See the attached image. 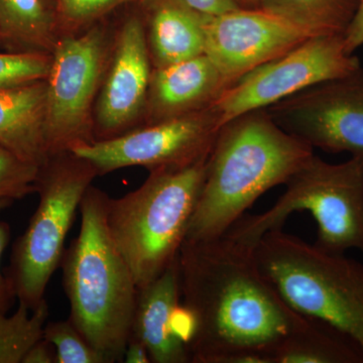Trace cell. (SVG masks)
<instances>
[{
	"instance_id": "cell-15",
	"label": "cell",
	"mask_w": 363,
	"mask_h": 363,
	"mask_svg": "<svg viewBox=\"0 0 363 363\" xmlns=\"http://www.w3.org/2000/svg\"><path fill=\"white\" fill-rule=\"evenodd\" d=\"M181 302L179 257L154 281L138 290L130 337L145 344L152 363H189L187 346L174 336L171 317Z\"/></svg>"
},
{
	"instance_id": "cell-31",
	"label": "cell",
	"mask_w": 363,
	"mask_h": 363,
	"mask_svg": "<svg viewBox=\"0 0 363 363\" xmlns=\"http://www.w3.org/2000/svg\"><path fill=\"white\" fill-rule=\"evenodd\" d=\"M123 362L126 363H150L149 351L145 344L135 338L128 339L124 351Z\"/></svg>"
},
{
	"instance_id": "cell-11",
	"label": "cell",
	"mask_w": 363,
	"mask_h": 363,
	"mask_svg": "<svg viewBox=\"0 0 363 363\" xmlns=\"http://www.w3.org/2000/svg\"><path fill=\"white\" fill-rule=\"evenodd\" d=\"M286 133L328 152L363 157V69L264 108Z\"/></svg>"
},
{
	"instance_id": "cell-29",
	"label": "cell",
	"mask_w": 363,
	"mask_h": 363,
	"mask_svg": "<svg viewBox=\"0 0 363 363\" xmlns=\"http://www.w3.org/2000/svg\"><path fill=\"white\" fill-rule=\"evenodd\" d=\"M191 6L207 16H217L241 9L240 0H185Z\"/></svg>"
},
{
	"instance_id": "cell-9",
	"label": "cell",
	"mask_w": 363,
	"mask_h": 363,
	"mask_svg": "<svg viewBox=\"0 0 363 363\" xmlns=\"http://www.w3.org/2000/svg\"><path fill=\"white\" fill-rule=\"evenodd\" d=\"M362 68L346 52L343 35H314L278 58L262 64L227 88L212 105L221 125L267 108L320 83L350 75Z\"/></svg>"
},
{
	"instance_id": "cell-21",
	"label": "cell",
	"mask_w": 363,
	"mask_h": 363,
	"mask_svg": "<svg viewBox=\"0 0 363 363\" xmlns=\"http://www.w3.org/2000/svg\"><path fill=\"white\" fill-rule=\"evenodd\" d=\"M48 318L49 306L45 300L33 311L18 304L11 316L0 312V363H21L26 351L43 338Z\"/></svg>"
},
{
	"instance_id": "cell-3",
	"label": "cell",
	"mask_w": 363,
	"mask_h": 363,
	"mask_svg": "<svg viewBox=\"0 0 363 363\" xmlns=\"http://www.w3.org/2000/svg\"><path fill=\"white\" fill-rule=\"evenodd\" d=\"M109 196L91 185L81 202V228L61 267L69 319L104 357L123 362L138 288L107 226Z\"/></svg>"
},
{
	"instance_id": "cell-19",
	"label": "cell",
	"mask_w": 363,
	"mask_h": 363,
	"mask_svg": "<svg viewBox=\"0 0 363 363\" xmlns=\"http://www.w3.org/2000/svg\"><path fill=\"white\" fill-rule=\"evenodd\" d=\"M59 39L54 0H0V47L52 54Z\"/></svg>"
},
{
	"instance_id": "cell-16",
	"label": "cell",
	"mask_w": 363,
	"mask_h": 363,
	"mask_svg": "<svg viewBox=\"0 0 363 363\" xmlns=\"http://www.w3.org/2000/svg\"><path fill=\"white\" fill-rule=\"evenodd\" d=\"M140 6L154 68L205 54L207 14L185 0H147Z\"/></svg>"
},
{
	"instance_id": "cell-25",
	"label": "cell",
	"mask_w": 363,
	"mask_h": 363,
	"mask_svg": "<svg viewBox=\"0 0 363 363\" xmlns=\"http://www.w3.org/2000/svg\"><path fill=\"white\" fill-rule=\"evenodd\" d=\"M40 168L0 145V199L14 201L35 193Z\"/></svg>"
},
{
	"instance_id": "cell-6",
	"label": "cell",
	"mask_w": 363,
	"mask_h": 363,
	"mask_svg": "<svg viewBox=\"0 0 363 363\" xmlns=\"http://www.w3.org/2000/svg\"><path fill=\"white\" fill-rule=\"evenodd\" d=\"M285 185V193L269 209L243 215L226 234L255 247L267 231L283 228L294 212L307 211L317 222L318 247L363 255V157L329 164L313 155Z\"/></svg>"
},
{
	"instance_id": "cell-7",
	"label": "cell",
	"mask_w": 363,
	"mask_h": 363,
	"mask_svg": "<svg viewBox=\"0 0 363 363\" xmlns=\"http://www.w3.org/2000/svg\"><path fill=\"white\" fill-rule=\"evenodd\" d=\"M97 176L89 162L71 152L50 157L40 168L35 182L39 205L14 242L6 272L18 304L30 311L45 300L48 284L61 266L67 234Z\"/></svg>"
},
{
	"instance_id": "cell-4",
	"label": "cell",
	"mask_w": 363,
	"mask_h": 363,
	"mask_svg": "<svg viewBox=\"0 0 363 363\" xmlns=\"http://www.w3.org/2000/svg\"><path fill=\"white\" fill-rule=\"evenodd\" d=\"M207 162L150 172L133 192L116 199L109 197L107 226L138 290L178 259L206 177Z\"/></svg>"
},
{
	"instance_id": "cell-12",
	"label": "cell",
	"mask_w": 363,
	"mask_h": 363,
	"mask_svg": "<svg viewBox=\"0 0 363 363\" xmlns=\"http://www.w3.org/2000/svg\"><path fill=\"white\" fill-rule=\"evenodd\" d=\"M152 67L143 14H130L117 28L94 111L95 140L140 128Z\"/></svg>"
},
{
	"instance_id": "cell-28",
	"label": "cell",
	"mask_w": 363,
	"mask_h": 363,
	"mask_svg": "<svg viewBox=\"0 0 363 363\" xmlns=\"http://www.w3.org/2000/svg\"><path fill=\"white\" fill-rule=\"evenodd\" d=\"M343 40L346 52L350 54L363 45V0L358 1L354 16L343 33Z\"/></svg>"
},
{
	"instance_id": "cell-1",
	"label": "cell",
	"mask_w": 363,
	"mask_h": 363,
	"mask_svg": "<svg viewBox=\"0 0 363 363\" xmlns=\"http://www.w3.org/2000/svg\"><path fill=\"white\" fill-rule=\"evenodd\" d=\"M253 248L223 234L185 240L179 252L181 303L195 318L192 363H272L297 312L260 272Z\"/></svg>"
},
{
	"instance_id": "cell-18",
	"label": "cell",
	"mask_w": 363,
	"mask_h": 363,
	"mask_svg": "<svg viewBox=\"0 0 363 363\" xmlns=\"http://www.w3.org/2000/svg\"><path fill=\"white\" fill-rule=\"evenodd\" d=\"M272 363H363L352 338L323 320L296 315L292 327L271 354Z\"/></svg>"
},
{
	"instance_id": "cell-22",
	"label": "cell",
	"mask_w": 363,
	"mask_h": 363,
	"mask_svg": "<svg viewBox=\"0 0 363 363\" xmlns=\"http://www.w3.org/2000/svg\"><path fill=\"white\" fill-rule=\"evenodd\" d=\"M147 0H54L59 38L75 35L104 21L112 11L128 4L142 6Z\"/></svg>"
},
{
	"instance_id": "cell-32",
	"label": "cell",
	"mask_w": 363,
	"mask_h": 363,
	"mask_svg": "<svg viewBox=\"0 0 363 363\" xmlns=\"http://www.w3.org/2000/svg\"><path fill=\"white\" fill-rule=\"evenodd\" d=\"M240 2L247 9H257L259 4V0H240Z\"/></svg>"
},
{
	"instance_id": "cell-27",
	"label": "cell",
	"mask_w": 363,
	"mask_h": 363,
	"mask_svg": "<svg viewBox=\"0 0 363 363\" xmlns=\"http://www.w3.org/2000/svg\"><path fill=\"white\" fill-rule=\"evenodd\" d=\"M196 322L192 313L185 306H177L171 317V330L176 338L188 346L195 334Z\"/></svg>"
},
{
	"instance_id": "cell-26",
	"label": "cell",
	"mask_w": 363,
	"mask_h": 363,
	"mask_svg": "<svg viewBox=\"0 0 363 363\" xmlns=\"http://www.w3.org/2000/svg\"><path fill=\"white\" fill-rule=\"evenodd\" d=\"M13 203V200L0 199V212L11 206ZM9 240H11V227L6 222L0 221V312L1 313L9 312L16 298L6 274H4L1 269L2 255L9 245Z\"/></svg>"
},
{
	"instance_id": "cell-23",
	"label": "cell",
	"mask_w": 363,
	"mask_h": 363,
	"mask_svg": "<svg viewBox=\"0 0 363 363\" xmlns=\"http://www.w3.org/2000/svg\"><path fill=\"white\" fill-rule=\"evenodd\" d=\"M43 338L54 346L57 363H106L70 319L47 322Z\"/></svg>"
},
{
	"instance_id": "cell-8",
	"label": "cell",
	"mask_w": 363,
	"mask_h": 363,
	"mask_svg": "<svg viewBox=\"0 0 363 363\" xmlns=\"http://www.w3.org/2000/svg\"><path fill=\"white\" fill-rule=\"evenodd\" d=\"M104 21L60 37L45 78V142L49 157L94 142V111L112 47Z\"/></svg>"
},
{
	"instance_id": "cell-24",
	"label": "cell",
	"mask_w": 363,
	"mask_h": 363,
	"mask_svg": "<svg viewBox=\"0 0 363 363\" xmlns=\"http://www.w3.org/2000/svg\"><path fill=\"white\" fill-rule=\"evenodd\" d=\"M51 61L44 52H0V89L45 80Z\"/></svg>"
},
{
	"instance_id": "cell-14",
	"label": "cell",
	"mask_w": 363,
	"mask_h": 363,
	"mask_svg": "<svg viewBox=\"0 0 363 363\" xmlns=\"http://www.w3.org/2000/svg\"><path fill=\"white\" fill-rule=\"evenodd\" d=\"M230 86L205 54L154 68L142 125L209 108Z\"/></svg>"
},
{
	"instance_id": "cell-2",
	"label": "cell",
	"mask_w": 363,
	"mask_h": 363,
	"mask_svg": "<svg viewBox=\"0 0 363 363\" xmlns=\"http://www.w3.org/2000/svg\"><path fill=\"white\" fill-rule=\"evenodd\" d=\"M313 150L279 128L264 109L223 124L208 157L185 240L225 234L260 196L285 184L314 155Z\"/></svg>"
},
{
	"instance_id": "cell-17",
	"label": "cell",
	"mask_w": 363,
	"mask_h": 363,
	"mask_svg": "<svg viewBox=\"0 0 363 363\" xmlns=\"http://www.w3.org/2000/svg\"><path fill=\"white\" fill-rule=\"evenodd\" d=\"M45 123V80L0 89V145L42 167L49 159Z\"/></svg>"
},
{
	"instance_id": "cell-10",
	"label": "cell",
	"mask_w": 363,
	"mask_h": 363,
	"mask_svg": "<svg viewBox=\"0 0 363 363\" xmlns=\"http://www.w3.org/2000/svg\"><path fill=\"white\" fill-rule=\"evenodd\" d=\"M213 107L147 124L72 150L96 169L98 176L143 167L150 172L185 168L209 157L221 128Z\"/></svg>"
},
{
	"instance_id": "cell-30",
	"label": "cell",
	"mask_w": 363,
	"mask_h": 363,
	"mask_svg": "<svg viewBox=\"0 0 363 363\" xmlns=\"http://www.w3.org/2000/svg\"><path fill=\"white\" fill-rule=\"evenodd\" d=\"M21 363H57L56 350L45 338H40L30 348Z\"/></svg>"
},
{
	"instance_id": "cell-5",
	"label": "cell",
	"mask_w": 363,
	"mask_h": 363,
	"mask_svg": "<svg viewBox=\"0 0 363 363\" xmlns=\"http://www.w3.org/2000/svg\"><path fill=\"white\" fill-rule=\"evenodd\" d=\"M281 229L253 248L260 272L291 309L333 325L363 351V264Z\"/></svg>"
},
{
	"instance_id": "cell-20",
	"label": "cell",
	"mask_w": 363,
	"mask_h": 363,
	"mask_svg": "<svg viewBox=\"0 0 363 363\" xmlns=\"http://www.w3.org/2000/svg\"><path fill=\"white\" fill-rule=\"evenodd\" d=\"M359 0H259V9L311 35H343Z\"/></svg>"
},
{
	"instance_id": "cell-13",
	"label": "cell",
	"mask_w": 363,
	"mask_h": 363,
	"mask_svg": "<svg viewBox=\"0 0 363 363\" xmlns=\"http://www.w3.org/2000/svg\"><path fill=\"white\" fill-rule=\"evenodd\" d=\"M314 37L264 9H241L207 16L205 55L231 85L262 64Z\"/></svg>"
}]
</instances>
